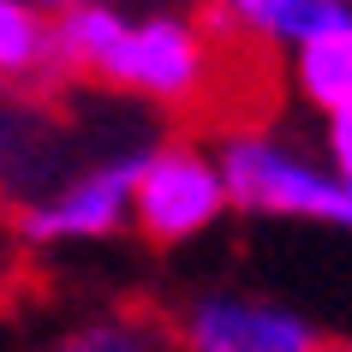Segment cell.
Wrapping results in <instances>:
<instances>
[{
	"label": "cell",
	"mask_w": 352,
	"mask_h": 352,
	"mask_svg": "<svg viewBox=\"0 0 352 352\" xmlns=\"http://www.w3.org/2000/svg\"><path fill=\"white\" fill-rule=\"evenodd\" d=\"M54 42L66 78L120 90L155 108H191L215 90L221 72V30L191 6L126 12L120 0H84L54 12Z\"/></svg>",
	"instance_id": "6da1fadb"
},
{
	"label": "cell",
	"mask_w": 352,
	"mask_h": 352,
	"mask_svg": "<svg viewBox=\"0 0 352 352\" xmlns=\"http://www.w3.org/2000/svg\"><path fill=\"white\" fill-rule=\"evenodd\" d=\"M227 173V197L245 215H275V221H322L352 233V179L334 173L305 149L263 126H233L215 144Z\"/></svg>",
	"instance_id": "7a4b0ae2"
},
{
	"label": "cell",
	"mask_w": 352,
	"mask_h": 352,
	"mask_svg": "<svg viewBox=\"0 0 352 352\" xmlns=\"http://www.w3.org/2000/svg\"><path fill=\"white\" fill-rule=\"evenodd\" d=\"M227 173L221 155L191 138H162V144L138 149V173H131V227L138 239L155 251H179L197 245L204 233L227 221Z\"/></svg>",
	"instance_id": "3957f363"
},
{
	"label": "cell",
	"mask_w": 352,
	"mask_h": 352,
	"mask_svg": "<svg viewBox=\"0 0 352 352\" xmlns=\"http://www.w3.org/2000/svg\"><path fill=\"white\" fill-rule=\"evenodd\" d=\"M131 173L138 155H108L66 173L60 186L36 191L12 209L19 251H66V245H102L131 227Z\"/></svg>",
	"instance_id": "277c9868"
},
{
	"label": "cell",
	"mask_w": 352,
	"mask_h": 352,
	"mask_svg": "<svg viewBox=\"0 0 352 352\" xmlns=\"http://www.w3.org/2000/svg\"><path fill=\"white\" fill-rule=\"evenodd\" d=\"M173 346L179 352H316L322 329L305 311L257 293L204 287L173 311Z\"/></svg>",
	"instance_id": "5b68a950"
},
{
	"label": "cell",
	"mask_w": 352,
	"mask_h": 352,
	"mask_svg": "<svg viewBox=\"0 0 352 352\" xmlns=\"http://www.w3.org/2000/svg\"><path fill=\"white\" fill-rule=\"evenodd\" d=\"M66 84V60L54 42V12L36 0H0V90L48 96Z\"/></svg>",
	"instance_id": "8992f818"
},
{
	"label": "cell",
	"mask_w": 352,
	"mask_h": 352,
	"mask_svg": "<svg viewBox=\"0 0 352 352\" xmlns=\"http://www.w3.org/2000/svg\"><path fill=\"white\" fill-rule=\"evenodd\" d=\"M352 12V0H209L215 30L233 42H263V48H298V42L322 30L329 19Z\"/></svg>",
	"instance_id": "52a82bcc"
},
{
	"label": "cell",
	"mask_w": 352,
	"mask_h": 352,
	"mask_svg": "<svg viewBox=\"0 0 352 352\" xmlns=\"http://www.w3.org/2000/svg\"><path fill=\"white\" fill-rule=\"evenodd\" d=\"M287 78H293V96L316 113L352 102V12L329 19L298 48H287Z\"/></svg>",
	"instance_id": "ba28073f"
},
{
	"label": "cell",
	"mask_w": 352,
	"mask_h": 352,
	"mask_svg": "<svg viewBox=\"0 0 352 352\" xmlns=\"http://www.w3.org/2000/svg\"><path fill=\"white\" fill-rule=\"evenodd\" d=\"M48 352H179L173 329L144 311H96L60 334Z\"/></svg>",
	"instance_id": "9c48e42d"
},
{
	"label": "cell",
	"mask_w": 352,
	"mask_h": 352,
	"mask_svg": "<svg viewBox=\"0 0 352 352\" xmlns=\"http://www.w3.org/2000/svg\"><path fill=\"white\" fill-rule=\"evenodd\" d=\"M322 162L352 179V102H340V108L322 113Z\"/></svg>",
	"instance_id": "30bf717a"
},
{
	"label": "cell",
	"mask_w": 352,
	"mask_h": 352,
	"mask_svg": "<svg viewBox=\"0 0 352 352\" xmlns=\"http://www.w3.org/2000/svg\"><path fill=\"white\" fill-rule=\"evenodd\" d=\"M12 251H19V239H12V221H0V287H6V275H12Z\"/></svg>",
	"instance_id": "8fae6325"
},
{
	"label": "cell",
	"mask_w": 352,
	"mask_h": 352,
	"mask_svg": "<svg viewBox=\"0 0 352 352\" xmlns=\"http://www.w3.org/2000/svg\"><path fill=\"white\" fill-rule=\"evenodd\" d=\"M42 12H66V6H84V0H36Z\"/></svg>",
	"instance_id": "7c38bea8"
},
{
	"label": "cell",
	"mask_w": 352,
	"mask_h": 352,
	"mask_svg": "<svg viewBox=\"0 0 352 352\" xmlns=\"http://www.w3.org/2000/svg\"><path fill=\"white\" fill-rule=\"evenodd\" d=\"M316 352H352V340H322Z\"/></svg>",
	"instance_id": "4fadbf2b"
}]
</instances>
